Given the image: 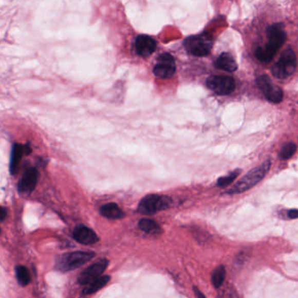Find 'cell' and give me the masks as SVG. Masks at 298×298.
I'll use <instances>...</instances> for the list:
<instances>
[{
    "mask_svg": "<svg viewBox=\"0 0 298 298\" xmlns=\"http://www.w3.org/2000/svg\"><path fill=\"white\" fill-rule=\"evenodd\" d=\"M270 165H271L270 161H267L257 168L249 171L245 176L241 178L233 188L229 189L228 194H240V193H243L246 190L253 188L258 183H260V181L266 175L267 173L269 172V168H270Z\"/></svg>",
    "mask_w": 298,
    "mask_h": 298,
    "instance_id": "cell-1",
    "label": "cell"
},
{
    "mask_svg": "<svg viewBox=\"0 0 298 298\" xmlns=\"http://www.w3.org/2000/svg\"><path fill=\"white\" fill-rule=\"evenodd\" d=\"M95 256V253L90 251H76L67 253L59 258L56 262V269L67 272L78 269L83 264L88 263Z\"/></svg>",
    "mask_w": 298,
    "mask_h": 298,
    "instance_id": "cell-2",
    "label": "cell"
},
{
    "mask_svg": "<svg viewBox=\"0 0 298 298\" xmlns=\"http://www.w3.org/2000/svg\"><path fill=\"white\" fill-rule=\"evenodd\" d=\"M297 59L295 52L291 49H287L282 53L279 61L272 68V73L275 78L284 80L295 73Z\"/></svg>",
    "mask_w": 298,
    "mask_h": 298,
    "instance_id": "cell-3",
    "label": "cell"
},
{
    "mask_svg": "<svg viewBox=\"0 0 298 298\" xmlns=\"http://www.w3.org/2000/svg\"><path fill=\"white\" fill-rule=\"evenodd\" d=\"M184 48L192 55L205 57L210 53L213 41L207 34L195 35L187 38L184 42Z\"/></svg>",
    "mask_w": 298,
    "mask_h": 298,
    "instance_id": "cell-4",
    "label": "cell"
},
{
    "mask_svg": "<svg viewBox=\"0 0 298 298\" xmlns=\"http://www.w3.org/2000/svg\"><path fill=\"white\" fill-rule=\"evenodd\" d=\"M172 203L169 197L162 196L158 194H150L143 198L138 206L141 214L152 215L158 211L168 209Z\"/></svg>",
    "mask_w": 298,
    "mask_h": 298,
    "instance_id": "cell-5",
    "label": "cell"
},
{
    "mask_svg": "<svg viewBox=\"0 0 298 298\" xmlns=\"http://www.w3.org/2000/svg\"><path fill=\"white\" fill-rule=\"evenodd\" d=\"M207 86L209 89L217 94L226 95L234 91L235 88V82L234 78L229 76H211L207 80Z\"/></svg>",
    "mask_w": 298,
    "mask_h": 298,
    "instance_id": "cell-6",
    "label": "cell"
},
{
    "mask_svg": "<svg viewBox=\"0 0 298 298\" xmlns=\"http://www.w3.org/2000/svg\"><path fill=\"white\" fill-rule=\"evenodd\" d=\"M176 72L175 61L169 53H163L158 57V63L153 68V73L158 78H169Z\"/></svg>",
    "mask_w": 298,
    "mask_h": 298,
    "instance_id": "cell-7",
    "label": "cell"
},
{
    "mask_svg": "<svg viewBox=\"0 0 298 298\" xmlns=\"http://www.w3.org/2000/svg\"><path fill=\"white\" fill-rule=\"evenodd\" d=\"M108 261L107 259H102L97 263L92 264L81 273L78 278V282L82 285H87L91 282L100 277L105 269L108 268Z\"/></svg>",
    "mask_w": 298,
    "mask_h": 298,
    "instance_id": "cell-8",
    "label": "cell"
},
{
    "mask_svg": "<svg viewBox=\"0 0 298 298\" xmlns=\"http://www.w3.org/2000/svg\"><path fill=\"white\" fill-rule=\"evenodd\" d=\"M267 32L269 38V42L267 45L277 52L286 41L287 35L284 31V26L282 24H274L269 26Z\"/></svg>",
    "mask_w": 298,
    "mask_h": 298,
    "instance_id": "cell-9",
    "label": "cell"
},
{
    "mask_svg": "<svg viewBox=\"0 0 298 298\" xmlns=\"http://www.w3.org/2000/svg\"><path fill=\"white\" fill-rule=\"evenodd\" d=\"M157 48L155 39L147 35L138 36L135 41V50L138 55L141 57H149Z\"/></svg>",
    "mask_w": 298,
    "mask_h": 298,
    "instance_id": "cell-10",
    "label": "cell"
},
{
    "mask_svg": "<svg viewBox=\"0 0 298 298\" xmlns=\"http://www.w3.org/2000/svg\"><path fill=\"white\" fill-rule=\"evenodd\" d=\"M73 235L74 240L84 245L95 244L99 241L96 232L83 225L77 226L73 230Z\"/></svg>",
    "mask_w": 298,
    "mask_h": 298,
    "instance_id": "cell-11",
    "label": "cell"
},
{
    "mask_svg": "<svg viewBox=\"0 0 298 298\" xmlns=\"http://www.w3.org/2000/svg\"><path fill=\"white\" fill-rule=\"evenodd\" d=\"M39 172L36 168H32L25 173L21 182L18 183V190L22 193L30 194L35 188L38 183Z\"/></svg>",
    "mask_w": 298,
    "mask_h": 298,
    "instance_id": "cell-12",
    "label": "cell"
},
{
    "mask_svg": "<svg viewBox=\"0 0 298 298\" xmlns=\"http://www.w3.org/2000/svg\"><path fill=\"white\" fill-rule=\"evenodd\" d=\"M31 148L28 147V146L18 145V144H15L13 146V148H12V158H11V167H10V169H11V172L12 174H15L17 172V169H18V164L21 162V159H22V155L24 153H31Z\"/></svg>",
    "mask_w": 298,
    "mask_h": 298,
    "instance_id": "cell-13",
    "label": "cell"
},
{
    "mask_svg": "<svg viewBox=\"0 0 298 298\" xmlns=\"http://www.w3.org/2000/svg\"><path fill=\"white\" fill-rule=\"evenodd\" d=\"M215 65L217 68L226 71V72H229V73H233L238 68L236 61H234V57L228 52H224L219 56V58H217Z\"/></svg>",
    "mask_w": 298,
    "mask_h": 298,
    "instance_id": "cell-14",
    "label": "cell"
},
{
    "mask_svg": "<svg viewBox=\"0 0 298 298\" xmlns=\"http://www.w3.org/2000/svg\"><path fill=\"white\" fill-rule=\"evenodd\" d=\"M109 281H110V276L109 275L100 276V277L94 280V281L91 282L87 285H85L84 289L82 290V295H88L97 292L101 289H103V287H105V285H107V284Z\"/></svg>",
    "mask_w": 298,
    "mask_h": 298,
    "instance_id": "cell-15",
    "label": "cell"
},
{
    "mask_svg": "<svg viewBox=\"0 0 298 298\" xmlns=\"http://www.w3.org/2000/svg\"><path fill=\"white\" fill-rule=\"evenodd\" d=\"M100 212L104 217L112 219V220L121 219L124 216L123 210L116 203H108L106 205H103L100 209Z\"/></svg>",
    "mask_w": 298,
    "mask_h": 298,
    "instance_id": "cell-16",
    "label": "cell"
},
{
    "mask_svg": "<svg viewBox=\"0 0 298 298\" xmlns=\"http://www.w3.org/2000/svg\"><path fill=\"white\" fill-rule=\"evenodd\" d=\"M264 95L266 97L267 100L273 103H280L283 98H284V92L281 89L280 87L271 84L267 88L264 92Z\"/></svg>",
    "mask_w": 298,
    "mask_h": 298,
    "instance_id": "cell-17",
    "label": "cell"
},
{
    "mask_svg": "<svg viewBox=\"0 0 298 298\" xmlns=\"http://www.w3.org/2000/svg\"><path fill=\"white\" fill-rule=\"evenodd\" d=\"M139 229L149 234H158L161 233V228L158 223L150 219H142L138 223Z\"/></svg>",
    "mask_w": 298,
    "mask_h": 298,
    "instance_id": "cell-18",
    "label": "cell"
},
{
    "mask_svg": "<svg viewBox=\"0 0 298 298\" xmlns=\"http://www.w3.org/2000/svg\"><path fill=\"white\" fill-rule=\"evenodd\" d=\"M276 51L272 49L271 47H269L268 45H265L263 47H259L256 52H255V56L259 61L262 62H269L272 61V58H274L275 55Z\"/></svg>",
    "mask_w": 298,
    "mask_h": 298,
    "instance_id": "cell-19",
    "label": "cell"
},
{
    "mask_svg": "<svg viewBox=\"0 0 298 298\" xmlns=\"http://www.w3.org/2000/svg\"><path fill=\"white\" fill-rule=\"evenodd\" d=\"M16 277L21 286H27L31 282V275L27 267L18 265L15 268Z\"/></svg>",
    "mask_w": 298,
    "mask_h": 298,
    "instance_id": "cell-20",
    "label": "cell"
},
{
    "mask_svg": "<svg viewBox=\"0 0 298 298\" xmlns=\"http://www.w3.org/2000/svg\"><path fill=\"white\" fill-rule=\"evenodd\" d=\"M226 269L225 267L220 265L218 267L212 275V284L216 289L222 285L223 283L225 281L226 278Z\"/></svg>",
    "mask_w": 298,
    "mask_h": 298,
    "instance_id": "cell-21",
    "label": "cell"
},
{
    "mask_svg": "<svg viewBox=\"0 0 298 298\" xmlns=\"http://www.w3.org/2000/svg\"><path fill=\"white\" fill-rule=\"evenodd\" d=\"M295 151H296V145L293 142H289L283 147L280 153H279V156L282 160L289 159L290 157H292L293 154L295 153Z\"/></svg>",
    "mask_w": 298,
    "mask_h": 298,
    "instance_id": "cell-22",
    "label": "cell"
},
{
    "mask_svg": "<svg viewBox=\"0 0 298 298\" xmlns=\"http://www.w3.org/2000/svg\"><path fill=\"white\" fill-rule=\"evenodd\" d=\"M240 174V170H234L230 174L226 175V176L220 177L218 180L217 185L218 187H226V186L229 185L230 183H233L234 180L236 179V177Z\"/></svg>",
    "mask_w": 298,
    "mask_h": 298,
    "instance_id": "cell-23",
    "label": "cell"
},
{
    "mask_svg": "<svg viewBox=\"0 0 298 298\" xmlns=\"http://www.w3.org/2000/svg\"><path fill=\"white\" fill-rule=\"evenodd\" d=\"M288 216L290 219H296L298 218V209H291L288 211Z\"/></svg>",
    "mask_w": 298,
    "mask_h": 298,
    "instance_id": "cell-24",
    "label": "cell"
},
{
    "mask_svg": "<svg viewBox=\"0 0 298 298\" xmlns=\"http://www.w3.org/2000/svg\"><path fill=\"white\" fill-rule=\"evenodd\" d=\"M193 291H194V294H195L196 297L206 298V296L205 295H204V294H203V293H202L201 291H200V290H199V289H198V288H196V287H194V288H193Z\"/></svg>",
    "mask_w": 298,
    "mask_h": 298,
    "instance_id": "cell-25",
    "label": "cell"
},
{
    "mask_svg": "<svg viewBox=\"0 0 298 298\" xmlns=\"http://www.w3.org/2000/svg\"><path fill=\"white\" fill-rule=\"evenodd\" d=\"M5 217H6V209L5 208H2L1 209V221H4Z\"/></svg>",
    "mask_w": 298,
    "mask_h": 298,
    "instance_id": "cell-26",
    "label": "cell"
}]
</instances>
